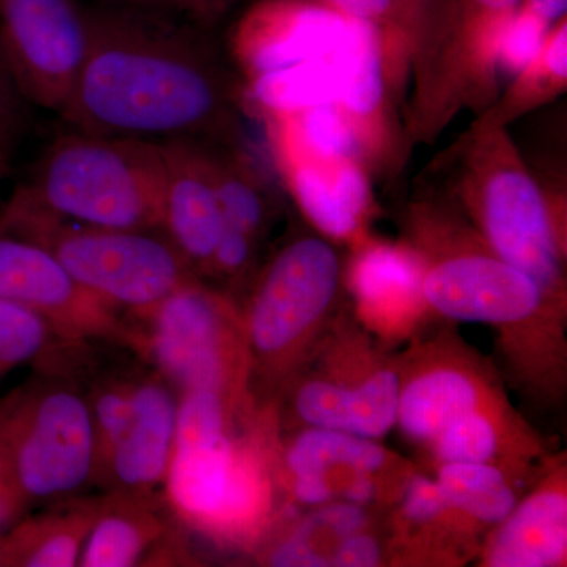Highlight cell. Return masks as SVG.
<instances>
[{
  "instance_id": "obj_28",
  "label": "cell",
  "mask_w": 567,
  "mask_h": 567,
  "mask_svg": "<svg viewBox=\"0 0 567 567\" xmlns=\"http://www.w3.org/2000/svg\"><path fill=\"white\" fill-rule=\"evenodd\" d=\"M82 350L65 344L35 312L0 298V380L25 364L47 369L71 363Z\"/></svg>"
},
{
  "instance_id": "obj_3",
  "label": "cell",
  "mask_w": 567,
  "mask_h": 567,
  "mask_svg": "<svg viewBox=\"0 0 567 567\" xmlns=\"http://www.w3.org/2000/svg\"><path fill=\"white\" fill-rule=\"evenodd\" d=\"M454 207L496 256L561 303L566 223L558 219L505 126L473 121L436 163Z\"/></svg>"
},
{
  "instance_id": "obj_31",
  "label": "cell",
  "mask_w": 567,
  "mask_h": 567,
  "mask_svg": "<svg viewBox=\"0 0 567 567\" xmlns=\"http://www.w3.org/2000/svg\"><path fill=\"white\" fill-rule=\"evenodd\" d=\"M554 25L537 18L532 11L517 6L506 22L498 47V73L503 87L524 69L543 47Z\"/></svg>"
},
{
  "instance_id": "obj_19",
  "label": "cell",
  "mask_w": 567,
  "mask_h": 567,
  "mask_svg": "<svg viewBox=\"0 0 567 567\" xmlns=\"http://www.w3.org/2000/svg\"><path fill=\"white\" fill-rule=\"evenodd\" d=\"M401 377L379 369L354 386L333 380H303L292 393L295 416L308 427L330 429L364 439L386 435L398 424Z\"/></svg>"
},
{
  "instance_id": "obj_21",
  "label": "cell",
  "mask_w": 567,
  "mask_h": 567,
  "mask_svg": "<svg viewBox=\"0 0 567 567\" xmlns=\"http://www.w3.org/2000/svg\"><path fill=\"white\" fill-rule=\"evenodd\" d=\"M567 495L565 484L540 486L499 522L484 565L551 567L566 559Z\"/></svg>"
},
{
  "instance_id": "obj_12",
  "label": "cell",
  "mask_w": 567,
  "mask_h": 567,
  "mask_svg": "<svg viewBox=\"0 0 567 567\" xmlns=\"http://www.w3.org/2000/svg\"><path fill=\"white\" fill-rule=\"evenodd\" d=\"M338 54L341 89L336 106L372 178L393 181L404 171L415 145L406 134L404 106L391 87L379 37L371 25L352 18Z\"/></svg>"
},
{
  "instance_id": "obj_14",
  "label": "cell",
  "mask_w": 567,
  "mask_h": 567,
  "mask_svg": "<svg viewBox=\"0 0 567 567\" xmlns=\"http://www.w3.org/2000/svg\"><path fill=\"white\" fill-rule=\"evenodd\" d=\"M265 137L279 181L317 233L350 245L368 235L375 181L360 159L315 155L276 134Z\"/></svg>"
},
{
  "instance_id": "obj_2",
  "label": "cell",
  "mask_w": 567,
  "mask_h": 567,
  "mask_svg": "<svg viewBox=\"0 0 567 567\" xmlns=\"http://www.w3.org/2000/svg\"><path fill=\"white\" fill-rule=\"evenodd\" d=\"M181 395L163 498L178 524L219 547L252 548L276 520L275 413L256 395Z\"/></svg>"
},
{
  "instance_id": "obj_9",
  "label": "cell",
  "mask_w": 567,
  "mask_h": 567,
  "mask_svg": "<svg viewBox=\"0 0 567 567\" xmlns=\"http://www.w3.org/2000/svg\"><path fill=\"white\" fill-rule=\"evenodd\" d=\"M342 267L333 246L301 237L275 254L244 311L252 380L265 391L286 382L320 320L334 303Z\"/></svg>"
},
{
  "instance_id": "obj_22",
  "label": "cell",
  "mask_w": 567,
  "mask_h": 567,
  "mask_svg": "<svg viewBox=\"0 0 567 567\" xmlns=\"http://www.w3.org/2000/svg\"><path fill=\"white\" fill-rule=\"evenodd\" d=\"M100 496H73L21 517L3 533V567L80 566Z\"/></svg>"
},
{
  "instance_id": "obj_39",
  "label": "cell",
  "mask_w": 567,
  "mask_h": 567,
  "mask_svg": "<svg viewBox=\"0 0 567 567\" xmlns=\"http://www.w3.org/2000/svg\"><path fill=\"white\" fill-rule=\"evenodd\" d=\"M114 6L141 7V9H159L167 7V0H107Z\"/></svg>"
},
{
  "instance_id": "obj_11",
  "label": "cell",
  "mask_w": 567,
  "mask_h": 567,
  "mask_svg": "<svg viewBox=\"0 0 567 567\" xmlns=\"http://www.w3.org/2000/svg\"><path fill=\"white\" fill-rule=\"evenodd\" d=\"M87 41L74 0H0V51L25 103L61 112Z\"/></svg>"
},
{
  "instance_id": "obj_32",
  "label": "cell",
  "mask_w": 567,
  "mask_h": 567,
  "mask_svg": "<svg viewBox=\"0 0 567 567\" xmlns=\"http://www.w3.org/2000/svg\"><path fill=\"white\" fill-rule=\"evenodd\" d=\"M24 104L20 91L11 80L0 51V164L9 167L11 155L24 132Z\"/></svg>"
},
{
  "instance_id": "obj_24",
  "label": "cell",
  "mask_w": 567,
  "mask_h": 567,
  "mask_svg": "<svg viewBox=\"0 0 567 567\" xmlns=\"http://www.w3.org/2000/svg\"><path fill=\"white\" fill-rule=\"evenodd\" d=\"M339 48L324 58L238 82L241 111L262 122L336 102L341 89Z\"/></svg>"
},
{
  "instance_id": "obj_18",
  "label": "cell",
  "mask_w": 567,
  "mask_h": 567,
  "mask_svg": "<svg viewBox=\"0 0 567 567\" xmlns=\"http://www.w3.org/2000/svg\"><path fill=\"white\" fill-rule=\"evenodd\" d=\"M374 29L391 87L404 106L413 74L442 39L454 0H328Z\"/></svg>"
},
{
  "instance_id": "obj_29",
  "label": "cell",
  "mask_w": 567,
  "mask_h": 567,
  "mask_svg": "<svg viewBox=\"0 0 567 567\" xmlns=\"http://www.w3.org/2000/svg\"><path fill=\"white\" fill-rule=\"evenodd\" d=\"M87 394L96 446V487L112 451L121 442L133 415V375L111 374L93 382Z\"/></svg>"
},
{
  "instance_id": "obj_4",
  "label": "cell",
  "mask_w": 567,
  "mask_h": 567,
  "mask_svg": "<svg viewBox=\"0 0 567 567\" xmlns=\"http://www.w3.org/2000/svg\"><path fill=\"white\" fill-rule=\"evenodd\" d=\"M163 189L162 141L71 128L9 200L89 226L163 230Z\"/></svg>"
},
{
  "instance_id": "obj_10",
  "label": "cell",
  "mask_w": 567,
  "mask_h": 567,
  "mask_svg": "<svg viewBox=\"0 0 567 567\" xmlns=\"http://www.w3.org/2000/svg\"><path fill=\"white\" fill-rule=\"evenodd\" d=\"M0 298L41 317L65 344L92 342L136 353L132 320L82 286L43 246L0 234Z\"/></svg>"
},
{
  "instance_id": "obj_41",
  "label": "cell",
  "mask_w": 567,
  "mask_h": 567,
  "mask_svg": "<svg viewBox=\"0 0 567 567\" xmlns=\"http://www.w3.org/2000/svg\"><path fill=\"white\" fill-rule=\"evenodd\" d=\"M7 167H3L2 164H0V178H2L3 173H6Z\"/></svg>"
},
{
  "instance_id": "obj_20",
  "label": "cell",
  "mask_w": 567,
  "mask_h": 567,
  "mask_svg": "<svg viewBox=\"0 0 567 567\" xmlns=\"http://www.w3.org/2000/svg\"><path fill=\"white\" fill-rule=\"evenodd\" d=\"M424 265L409 241L390 244L365 235L353 245L347 281L368 319H412L425 305Z\"/></svg>"
},
{
  "instance_id": "obj_26",
  "label": "cell",
  "mask_w": 567,
  "mask_h": 567,
  "mask_svg": "<svg viewBox=\"0 0 567 567\" xmlns=\"http://www.w3.org/2000/svg\"><path fill=\"white\" fill-rule=\"evenodd\" d=\"M388 453L372 439L330 429L308 427L278 453L279 481L315 475L330 481L334 468L374 475L386 465ZM333 486V484H331Z\"/></svg>"
},
{
  "instance_id": "obj_27",
  "label": "cell",
  "mask_w": 567,
  "mask_h": 567,
  "mask_svg": "<svg viewBox=\"0 0 567 567\" xmlns=\"http://www.w3.org/2000/svg\"><path fill=\"white\" fill-rule=\"evenodd\" d=\"M436 484L451 509L477 524L498 525L517 505L505 473L492 464H442Z\"/></svg>"
},
{
  "instance_id": "obj_36",
  "label": "cell",
  "mask_w": 567,
  "mask_h": 567,
  "mask_svg": "<svg viewBox=\"0 0 567 567\" xmlns=\"http://www.w3.org/2000/svg\"><path fill=\"white\" fill-rule=\"evenodd\" d=\"M240 0H167V7H174L189 18L199 28L208 29L218 24Z\"/></svg>"
},
{
  "instance_id": "obj_16",
  "label": "cell",
  "mask_w": 567,
  "mask_h": 567,
  "mask_svg": "<svg viewBox=\"0 0 567 567\" xmlns=\"http://www.w3.org/2000/svg\"><path fill=\"white\" fill-rule=\"evenodd\" d=\"M163 230L199 278H212L223 229L210 147L197 140L162 141Z\"/></svg>"
},
{
  "instance_id": "obj_15",
  "label": "cell",
  "mask_w": 567,
  "mask_h": 567,
  "mask_svg": "<svg viewBox=\"0 0 567 567\" xmlns=\"http://www.w3.org/2000/svg\"><path fill=\"white\" fill-rule=\"evenodd\" d=\"M188 532L163 495L103 492L85 546L82 567L173 566L189 561Z\"/></svg>"
},
{
  "instance_id": "obj_7",
  "label": "cell",
  "mask_w": 567,
  "mask_h": 567,
  "mask_svg": "<svg viewBox=\"0 0 567 567\" xmlns=\"http://www.w3.org/2000/svg\"><path fill=\"white\" fill-rule=\"evenodd\" d=\"M66 369H41L39 379L0 399L11 470L29 509L96 487L87 394Z\"/></svg>"
},
{
  "instance_id": "obj_34",
  "label": "cell",
  "mask_w": 567,
  "mask_h": 567,
  "mask_svg": "<svg viewBox=\"0 0 567 567\" xmlns=\"http://www.w3.org/2000/svg\"><path fill=\"white\" fill-rule=\"evenodd\" d=\"M28 503L22 498L20 488L11 470L6 431H3L2 406H0V532H6L28 513Z\"/></svg>"
},
{
  "instance_id": "obj_30",
  "label": "cell",
  "mask_w": 567,
  "mask_h": 567,
  "mask_svg": "<svg viewBox=\"0 0 567 567\" xmlns=\"http://www.w3.org/2000/svg\"><path fill=\"white\" fill-rule=\"evenodd\" d=\"M499 443L498 415L483 409L447 425L431 445L440 464H492Z\"/></svg>"
},
{
  "instance_id": "obj_38",
  "label": "cell",
  "mask_w": 567,
  "mask_h": 567,
  "mask_svg": "<svg viewBox=\"0 0 567 567\" xmlns=\"http://www.w3.org/2000/svg\"><path fill=\"white\" fill-rule=\"evenodd\" d=\"M518 6L532 11L537 18L546 21L548 25L558 24L559 21L567 18V0H520Z\"/></svg>"
},
{
  "instance_id": "obj_13",
  "label": "cell",
  "mask_w": 567,
  "mask_h": 567,
  "mask_svg": "<svg viewBox=\"0 0 567 567\" xmlns=\"http://www.w3.org/2000/svg\"><path fill=\"white\" fill-rule=\"evenodd\" d=\"M352 18L328 0H256L227 35V61L238 82L333 54Z\"/></svg>"
},
{
  "instance_id": "obj_33",
  "label": "cell",
  "mask_w": 567,
  "mask_h": 567,
  "mask_svg": "<svg viewBox=\"0 0 567 567\" xmlns=\"http://www.w3.org/2000/svg\"><path fill=\"white\" fill-rule=\"evenodd\" d=\"M404 517L410 524H435L451 513L445 495L436 481L425 476H415L410 480L405 488L404 503H402Z\"/></svg>"
},
{
  "instance_id": "obj_37",
  "label": "cell",
  "mask_w": 567,
  "mask_h": 567,
  "mask_svg": "<svg viewBox=\"0 0 567 567\" xmlns=\"http://www.w3.org/2000/svg\"><path fill=\"white\" fill-rule=\"evenodd\" d=\"M375 492L374 480L368 473H354L342 488L346 502L358 506L369 505L375 498Z\"/></svg>"
},
{
  "instance_id": "obj_8",
  "label": "cell",
  "mask_w": 567,
  "mask_h": 567,
  "mask_svg": "<svg viewBox=\"0 0 567 567\" xmlns=\"http://www.w3.org/2000/svg\"><path fill=\"white\" fill-rule=\"evenodd\" d=\"M130 320L136 327L137 357L178 394H252L244 311L203 278L183 284L147 315Z\"/></svg>"
},
{
  "instance_id": "obj_17",
  "label": "cell",
  "mask_w": 567,
  "mask_h": 567,
  "mask_svg": "<svg viewBox=\"0 0 567 567\" xmlns=\"http://www.w3.org/2000/svg\"><path fill=\"white\" fill-rule=\"evenodd\" d=\"M181 395L158 372L133 375V415L112 451L99 487L122 494H158L177 436Z\"/></svg>"
},
{
  "instance_id": "obj_5",
  "label": "cell",
  "mask_w": 567,
  "mask_h": 567,
  "mask_svg": "<svg viewBox=\"0 0 567 567\" xmlns=\"http://www.w3.org/2000/svg\"><path fill=\"white\" fill-rule=\"evenodd\" d=\"M405 230V241L423 260L425 305L447 319L511 327L557 303L528 275L496 256L439 189L410 200Z\"/></svg>"
},
{
  "instance_id": "obj_35",
  "label": "cell",
  "mask_w": 567,
  "mask_h": 567,
  "mask_svg": "<svg viewBox=\"0 0 567 567\" xmlns=\"http://www.w3.org/2000/svg\"><path fill=\"white\" fill-rule=\"evenodd\" d=\"M382 561V547L374 536L358 532L339 540L330 555V566L372 567Z\"/></svg>"
},
{
  "instance_id": "obj_40",
  "label": "cell",
  "mask_w": 567,
  "mask_h": 567,
  "mask_svg": "<svg viewBox=\"0 0 567 567\" xmlns=\"http://www.w3.org/2000/svg\"><path fill=\"white\" fill-rule=\"evenodd\" d=\"M3 533L0 532V567H3Z\"/></svg>"
},
{
  "instance_id": "obj_6",
  "label": "cell",
  "mask_w": 567,
  "mask_h": 567,
  "mask_svg": "<svg viewBox=\"0 0 567 567\" xmlns=\"http://www.w3.org/2000/svg\"><path fill=\"white\" fill-rule=\"evenodd\" d=\"M0 234L43 246L82 286L130 319L199 278L162 229L89 226L7 200Z\"/></svg>"
},
{
  "instance_id": "obj_25",
  "label": "cell",
  "mask_w": 567,
  "mask_h": 567,
  "mask_svg": "<svg viewBox=\"0 0 567 567\" xmlns=\"http://www.w3.org/2000/svg\"><path fill=\"white\" fill-rule=\"evenodd\" d=\"M567 92V18L554 25L543 47L514 74L495 103L476 121L511 128L554 104Z\"/></svg>"
},
{
  "instance_id": "obj_1",
  "label": "cell",
  "mask_w": 567,
  "mask_h": 567,
  "mask_svg": "<svg viewBox=\"0 0 567 567\" xmlns=\"http://www.w3.org/2000/svg\"><path fill=\"white\" fill-rule=\"evenodd\" d=\"M87 41L59 115L71 128L141 140L244 142L237 74L199 25L155 9L84 7Z\"/></svg>"
},
{
  "instance_id": "obj_23",
  "label": "cell",
  "mask_w": 567,
  "mask_h": 567,
  "mask_svg": "<svg viewBox=\"0 0 567 567\" xmlns=\"http://www.w3.org/2000/svg\"><path fill=\"white\" fill-rule=\"evenodd\" d=\"M486 385L456 363L425 365L401 383L398 424L421 443H432L447 425L476 410L488 409Z\"/></svg>"
}]
</instances>
